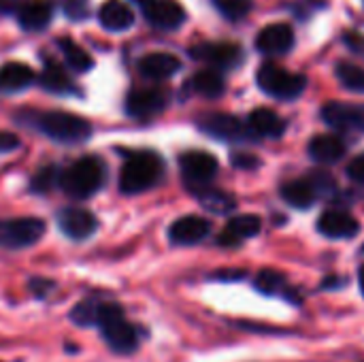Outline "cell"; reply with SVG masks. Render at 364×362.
<instances>
[{"instance_id": "cell-11", "label": "cell", "mask_w": 364, "mask_h": 362, "mask_svg": "<svg viewBox=\"0 0 364 362\" xmlns=\"http://www.w3.org/2000/svg\"><path fill=\"white\" fill-rule=\"evenodd\" d=\"M322 119L337 130H364V105L326 102L322 107Z\"/></svg>"}, {"instance_id": "cell-18", "label": "cell", "mask_w": 364, "mask_h": 362, "mask_svg": "<svg viewBox=\"0 0 364 362\" xmlns=\"http://www.w3.org/2000/svg\"><path fill=\"white\" fill-rule=\"evenodd\" d=\"M262 228V220L258 215H252V213H245V215H237L232 218L226 228L220 233L218 237V243L220 245H239L241 241L245 239H252L260 233Z\"/></svg>"}, {"instance_id": "cell-21", "label": "cell", "mask_w": 364, "mask_h": 362, "mask_svg": "<svg viewBox=\"0 0 364 362\" xmlns=\"http://www.w3.org/2000/svg\"><path fill=\"white\" fill-rule=\"evenodd\" d=\"M309 156L320 164L339 162L346 156V143L337 134H318L309 143Z\"/></svg>"}, {"instance_id": "cell-25", "label": "cell", "mask_w": 364, "mask_h": 362, "mask_svg": "<svg viewBox=\"0 0 364 362\" xmlns=\"http://www.w3.org/2000/svg\"><path fill=\"white\" fill-rule=\"evenodd\" d=\"M282 196L288 205H292L296 209H307L318 198V192H316L311 179H294V181H288L282 186Z\"/></svg>"}, {"instance_id": "cell-8", "label": "cell", "mask_w": 364, "mask_h": 362, "mask_svg": "<svg viewBox=\"0 0 364 362\" xmlns=\"http://www.w3.org/2000/svg\"><path fill=\"white\" fill-rule=\"evenodd\" d=\"M203 132L222 141H247L252 137L250 128L230 113H207L198 119Z\"/></svg>"}, {"instance_id": "cell-2", "label": "cell", "mask_w": 364, "mask_h": 362, "mask_svg": "<svg viewBox=\"0 0 364 362\" xmlns=\"http://www.w3.org/2000/svg\"><path fill=\"white\" fill-rule=\"evenodd\" d=\"M32 126H36L45 137L58 143H81L92 134V124L85 117L66 111L36 113L32 115Z\"/></svg>"}, {"instance_id": "cell-42", "label": "cell", "mask_w": 364, "mask_h": 362, "mask_svg": "<svg viewBox=\"0 0 364 362\" xmlns=\"http://www.w3.org/2000/svg\"><path fill=\"white\" fill-rule=\"evenodd\" d=\"M134 2H139V4H143V6H147L149 2H154V0H134Z\"/></svg>"}, {"instance_id": "cell-1", "label": "cell", "mask_w": 364, "mask_h": 362, "mask_svg": "<svg viewBox=\"0 0 364 362\" xmlns=\"http://www.w3.org/2000/svg\"><path fill=\"white\" fill-rule=\"evenodd\" d=\"M105 183V164L96 156H83L60 173L62 190L73 198H90Z\"/></svg>"}, {"instance_id": "cell-3", "label": "cell", "mask_w": 364, "mask_h": 362, "mask_svg": "<svg viewBox=\"0 0 364 362\" xmlns=\"http://www.w3.org/2000/svg\"><path fill=\"white\" fill-rule=\"evenodd\" d=\"M164 164L160 156L154 151H136L132 154L119 173V190L124 194H139L156 186L162 177Z\"/></svg>"}, {"instance_id": "cell-34", "label": "cell", "mask_w": 364, "mask_h": 362, "mask_svg": "<svg viewBox=\"0 0 364 362\" xmlns=\"http://www.w3.org/2000/svg\"><path fill=\"white\" fill-rule=\"evenodd\" d=\"M348 175L352 181L364 186V154H358L350 164H348Z\"/></svg>"}, {"instance_id": "cell-20", "label": "cell", "mask_w": 364, "mask_h": 362, "mask_svg": "<svg viewBox=\"0 0 364 362\" xmlns=\"http://www.w3.org/2000/svg\"><path fill=\"white\" fill-rule=\"evenodd\" d=\"M247 128L252 137L279 139L286 132V122L271 109H254L247 117Z\"/></svg>"}, {"instance_id": "cell-19", "label": "cell", "mask_w": 364, "mask_h": 362, "mask_svg": "<svg viewBox=\"0 0 364 362\" xmlns=\"http://www.w3.org/2000/svg\"><path fill=\"white\" fill-rule=\"evenodd\" d=\"M179 68H181L179 58L173 53H166V51L147 53L139 60V70L147 79H166V77L175 75Z\"/></svg>"}, {"instance_id": "cell-26", "label": "cell", "mask_w": 364, "mask_h": 362, "mask_svg": "<svg viewBox=\"0 0 364 362\" xmlns=\"http://www.w3.org/2000/svg\"><path fill=\"white\" fill-rule=\"evenodd\" d=\"M38 83L51 94H73V92H77L75 83L68 79V75L53 62L45 64V68H43V73L38 77Z\"/></svg>"}, {"instance_id": "cell-40", "label": "cell", "mask_w": 364, "mask_h": 362, "mask_svg": "<svg viewBox=\"0 0 364 362\" xmlns=\"http://www.w3.org/2000/svg\"><path fill=\"white\" fill-rule=\"evenodd\" d=\"M245 275V271H220L215 273L218 280H241Z\"/></svg>"}, {"instance_id": "cell-10", "label": "cell", "mask_w": 364, "mask_h": 362, "mask_svg": "<svg viewBox=\"0 0 364 362\" xmlns=\"http://www.w3.org/2000/svg\"><path fill=\"white\" fill-rule=\"evenodd\" d=\"M190 53L192 58L209 62L215 68H235L243 60V51L235 43H203L196 45Z\"/></svg>"}, {"instance_id": "cell-5", "label": "cell", "mask_w": 364, "mask_h": 362, "mask_svg": "<svg viewBox=\"0 0 364 362\" xmlns=\"http://www.w3.org/2000/svg\"><path fill=\"white\" fill-rule=\"evenodd\" d=\"M45 235V222L38 218H13L0 222V245L21 250L34 245Z\"/></svg>"}, {"instance_id": "cell-27", "label": "cell", "mask_w": 364, "mask_h": 362, "mask_svg": "<svg viewBox=\"0 0 364 362\" xmlns=\"http://www.w3.org/2000/svg\"><path fill=\"white\" fill-rule=\"evenodd\" d=\"M192 90L205 98H220L226 90V83L218 70H198L192 77Z\"/></svg>"}, {"instance_id": "cell-15", "label": "cell", "mask_w": 364, "mask_h": 362, "mask_svg": "<svg viewBox=\"0 0 364 362\" xmlns=\"http://www.w3.org/2000/svg\"><path fill=\"white\" fill-rule=\"evenodd\" d=\"M122 307L111 303V301H105V299H87V301H81L79 305H75L73 314H70V320L79 326H100L109 316H113L115 312H119Z\"/></svg>"}, {"instance_id": "cell-35", "label": "cell", "mask_w": 364, "mask_h": 362, "mask_svg": "<svg viewBox=\"0 0 364 362\" xmlns=\"http://www.w3.org/2000/svg\"><path fill=\"white\" fill-rule=\"evenodd\" d=\"M343 43H346L354 53H364V36L360 32H354V30L346 32V34H343Z\"/></svg>"}, {"instance_id": "cell-14", "label": "cell", "mask_w": 364, "mask_h": 362, "mask_svg": "<svg viewBox=\"0 0 364 362\" xmlns=\"http://www.w3.org/2000/svg\"><path fill=\"white\" fill-rule=\"evenodd\" d=\"M292 45H294V32L288 23H271L262 28L256 36L258 51L267 55H282L290 51Z\"/></svg>"}, {"instance_id": "cell-38", "label": "cell", "mask_w": 364, "mask_h": 362, "mask_svg": "<svg viewBox=\"0 0 364 362\" xmlns=\"http://www.w3.org/2000/svg\"><path fill=\"white\" fill-rule=\"evenodd\" d=\"M15 147H19V139L11 132H0V154L11 151Z\"/></svg>"}, {"instance_id": "cell-30", "label": "cell", "mask_w": 364, "mask_h": 362, "mask_svg": "<svg viewBox=\"0 0 364 362\" xmlns=\"http://www.w3.org/2000/svg\"><path fill=\"white\" fill-rule=\"evenodd\" d=\"M337 79L354 92H364V68L352 62H339L337 64Z\"/></svg>"}, {"instance_id": "cell-17", "label": "cell", "mask_w": 364, "mask_h": 362, "mask_svg": "<svg viewBox=\"0 0 364 362\" xmlns=\"http://www.w3.org/2000/svg\"><path fill=\"white\" fill-rule=\"evenodd\" d=\"M145 17L156 28L175 30L186 21V11L175 0H154L145 6Z\"/></svg>"}, {"instance_id": "cell-13", "label": "cell", "mask_w": 364, "mask_h": 362, "mask_svg": "<svg viewBox=\"0 0 364 362\" xmlns=\"http://www.w3.org/2000/svg\"><path fill=\"white\" fill-rule=\"evenodd\" d=\"M318 230L328 239H352L360 233L358 220L341 209H331L318 220Z\"/></svg>"}, {"instance_id": "cell-28", "label": "cell", "mask_w": 364, "mask_h": 362, "mask_svg": "<svg viewBox=\"0 0 364 362\" xmlns=\"http://www.w3.org/2000/svg\"><path fill=\"white\" fill-rule=\"evenodd\" d=\"M58 43H60V49H62V53H64L66 64H68L73 70L85 73V70H90V68L94 66L92 55H90L85 49H81L75 41H70V38H60Z\"/></svg>"}, {"instance_id": "cell-12", "label": "cell", "mask_w": 364, "mask_h": 362, "mask_svg": "<svg viewBox=\"0 0 364 362\" xmlns=\"http://www.w3.org/2000/svg\"><path fill=\"white\" fill-rule=\"evenodd\" d=\"M166 107V94L156 87L132 90L126 98V111L132 117H154Z\"/></svg>"}, {"instance_id": "cell-22", "label": "cell", "mask_w": 364, "mask_h": 362, "mask_svg": "<svg viewBox=\"0 0 364 362\" xmlns=\"http://www.w3.org/2000/svg\"><path fill=\"white\" fill-rule=\"evenodd\" d=\"M98 19L102 23V28L113 30V32H122L134 23V13L130 11V6H126L119 0H107L98 11Z\"/></svg>"}, {"instance_id": "cell-6", "label": "cell", "mask_w": 364, "mask_h": 362, "mask_svg": "<svg viewBox=\"0 0 364 362\" xmlns=\"http://www.w3.org/2000/svg\"><path fill=\"white\" fill-rule=\"evenodd\" d=\"M179 166H181V175L186 183L194 192L209 188V183L215 179L218 169H220L218 160L209 151H186L179 158Z\"/></svg>"}, {"instance_id": "cell-31", "label": "cell", "mask_w": 364, "mask_h": 362, "mask_svg": "<svg viewBox=\"0 0 364 362\" xmlns=\"http://www.w3.org/2000/svg\"><path fill=\"white\" fill-rule=\"evenodd\" d=\"M254 286L262 292V294H284L286 290V277L284 273L279 271H273V269H264L256 275V282Z\"/></svg>"}, {"instance_id": "cell-37", "label": "cell", "mask_w": 364, "mask_h": 362, "mask_svg": "<svg viewBox=\"0 0 364 362\" xmlns=\"http://www.w3.org/2000/svg\"><path fill=\"white\" fill-rule=\"evenodd\" d=\"M232 164L239 166V169H256L260 162H258V158L252 156V154H235V156H232Z\"/></svg>"}, {"instance_id": "cell-41", "label": "cell", "mask_w": 364, "mask_h": 362, "mask_svg": "<svg viewBox=\"0 0 364 362\" xmlns=\"http://www.w3.org/2000/svg\"><path fill=\"white\" fill-rule=\"evenodd\" d=\"M358 284H360V292H363L364 297V267L360 269V273H358Z\"/></svg>"}, {"instance_id": "cell-33", "label": "cell", "mask_w": 364, "mask_h": 362, "mask_svg": "<svg viewBox=\"0 0 364 362\" xmlns=\"http://www.w3.org/2000/svg\"><path fill=\"white\" fill-rule=\"evenodd\" d=\"M55 183H60V171L55 166H45L36 173V177L32 179V190L36 192H47L51 190Z\"/></svg>"}, {"instance_id": "cell-9", "label": "cell", "mask_w": 364, "mask_h": 362, "mask_svg": "<svg viewBox=\"0 0 364 362\" xmlns=\"http://www.w3.org/2000/svg\"><path fill=\"white\" fill-rule=\"evenodd\" d=\"M58 226L66 237H70L75 241H83L96 233L98 220L92 211H87L83 207H64L58 213Z\"/></svg>"}, {"instance_id": "cell-23", "label": "cell", "mask_w": 364, "mask_h": 362, "mask_svg": "<svg viewBox=\"0 0 364 362\" xmlns=\"http://www.w3.org/2000/svg\"><path fill=\"white\" fill-rule=\"evenodd\" d=\"M34 83V70L21 62H9L0 68V92H21Z\"/></svg>"}, {"instance_id": "cell-7", "label": "cell", "mask_w": 364, "mask_h": 362, "mask_svg": "<svg viewBox=\"0 0 364 362\" xmlns=\"http://www.w3.org/2000/svg\"><path fill=\"white\" fill-rule=\"evenodd\" d=\"M98 329H100L105 341H107L115 352L128 354V352H134L136 346H139L136 329L124 318V312H122V309L115 312L113 316H109Z\"/></svg>"}, {"instance_id": "cell-29", "label": "cell", "mask_w": 364, "mask_h": 362, "mask_svg": "<svg viewBox=\"0 0 364 362\" xmlns=\"http://www.w3.org/2000/svg\"><path fill=\"white\" fill-rule=\"evenodd\" d=\"M196 196L209 211H215V213H226V211L235 209V205H237L235 196H230L224 190H215V188H203L196 192Z\"/></svg>"}, {"instance_id": "cell-16", "label": "cell", "mask_w": 364, "mask_h": 362, "mask_svg": "<svg viewBox=\"0 0 364 362\" xmlns=\"http://www.w3.org/2000/svg\"><path fill=\"white\" fill-rule=\"evenodd\" d=\"M209 233H211L209 220L200 215H183L171 226L168 237L177 245H194L200 243L205 237H209Z\"/></svg>"}, {"instance_id": "cell-36", "label": "cell", "mask_w": 364, "mask_h": 362, "mask_svg": "<svg viewBox=\"0 0 364 362\" xmlns=\"http://www.w3.org/2000/svg\"><path fill=\"white\" fill-rule=\"evenodd\" d=\"M66 15H70L73 19H83L87 15V6L83 0H70L66 2Z\"/></svg>"}, {"instance_id": "cell-39", "label": "cell", "mask_w": 364, "mask_h": 362, "mask_svg": "<svg viewBox=\"0 0 364 362\" xmlns=\"http://www.w3.org/2000/svg\"><path fill=\"white\" fill-rule=\"evenodd\" d=\"M51 288H53V284H51V282H47V280H34V282H32V290H34V294H36V297L47 294V290H51Z\"/></svg>"}, {"instance_id": "cell-32", "label": "cell", "mask_w": 364, "mask_h": 362, "mask_svg": "<svg viewBox=\"0 0 364 362\" xmlns=\"http://www.w3.org/2000/svg\"><path fill=\"white\" fill-rule=\"evenodd\" d=\"M213 6L226 17V19H243L252 11V0H211Z\"/></svg>"}, {"instance_id": "cell-4", "label": "cell", "mask_w": 364, "mask_h": 362, "mask_svg": "<svg viewBox=\"0 0 364 362\" xmlns=\"http://www.w3.org/2000/svg\"><path fill=\"white\" fill-rule=\"evenodd\" d=\"M256 79H258V85L262 92H267L273 98H282V100H292V98L301 96L307 85L305 75L290 73L273 62H264L258 68Z\"/></svg>"}, {"instance_id": "cell-24", "label": "cell", "mask_w": 364, "mask_h": 362, "mask_svg": "<svg viewBox=\"0 0 364 362\" xmlns=\"http://www.w3.org/2000/svg\"><path fill=\"white\" fill-rule=\"evenodd\" d=\"M53 17V6L47 0H30L19 9V23L23 30H43Z\"/></svg>"}]
</instances>
